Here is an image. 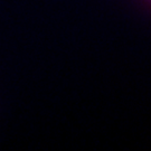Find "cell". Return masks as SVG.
Returning <instances> with one entry per match:
<instances>
[{"label": "cell", "mask_w": 151, "mask_h": 151, "mask_svg": "<svg viewBox=\"0 0 151 151\" xmlns=\"http://www.w3.org/2000/svg\"><path fill=\"white\" fill-rule=\"evenodd\" d=\"M148 1H149V4H151V0H148Z\"/></svg>", "instance_id": "1"}]
</instances>
